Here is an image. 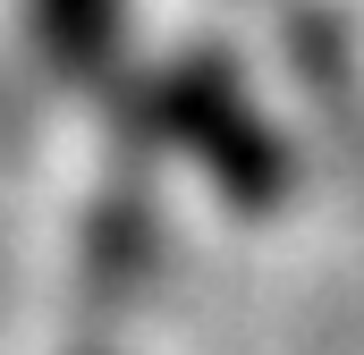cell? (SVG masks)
<instances>
[{"mask_svg": "<svg viewBox=\"0 0 364 355\" xmlns=\"http://www.w3.org/2000/svg\"><path fill=\"white\" fill-rule=\"evenodd\" d=\"M34 26L51 34L60 68H93L102 43L119 34V0H34Z\"/></svg>", "mask_w": 364, "mask_h": 355, "instance_id": "obj_1", "label": "cell"}]
</instances>
